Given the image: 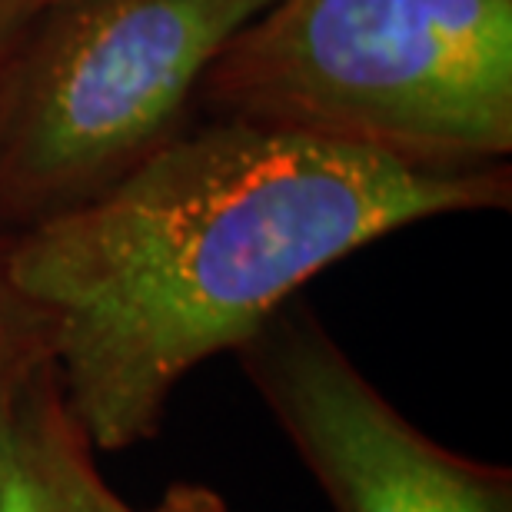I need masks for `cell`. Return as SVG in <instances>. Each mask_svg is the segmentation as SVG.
Segmentation results:
<instances>
[{
    "instance_id": "6da1fadb",
    "label": "cell",
    "mask_w": 512,
    "mask_h": 512,
    "mask_svg": "<svg viewBox=\"0 0 512 512\" xmlns=\"http://www.w3.org/2000/svg\"><path fill=\"white\" fill-rule=\"evenodd\" d=\"M509 163L423 170L237 120L190 124L84 207L10 237L54 320V366L97 453L160 433L200 363L313 276L413 223L509 210Z\"/></svg>"
},
{
    "instance_id": "7a4b0ae2",
    "label": "cell",
    "mask_w": 512,
    "mask_h": 512,
    "mask_svg": "<svg viewBox=\"0 0 512 512\" xmlns=\"http://www.w3.org/2000/svg\"><path fill=\"white\" fill-rule=\"evenodd\" d=\"M197 110L423 170L512 153V0H270Z\"/></svg>"
},
{
    "instance_id": "3957f363",
    "label": "cell",
    "mask_w": 512,
    "mask_h": 512,
    "mask_svg": "<svg viewBox=\"0 0 512 512\" xmlns=\"http://www.w3.org/2000/svg\"><path fill=\"white\" fill-rule=\"evenodd\" d=\"M270 0H50L0 70V233L84 207L183 133Z\"/></svg>"
},
{
    "instance_id": "277c9868",
    "label": "cell",
    "mask_w": 512,
    "mask_h": 512,
    "mask_svg": "<svg viewBox=\"0 0 512 512\" xmlns=\"http://www.w3.org/2000/svg\"><path fill=\"white\" fill-rule=\"evenodd\" d=\"M233 353L333 512H512L509 469L409 423L303 296Z\"/></svg>"
},
{
    "instance_id": "5b68a950",
    "label": "cell",
    "mask_w": 512,
    "mask_h": 512,
    "mask_svg": "<svg viewBox=\"0 0 512 512\" xmlns=\"http://www.w3.org/2000/svg\"><path fill=\"white\" fill-rule=\"evenodd\" d=\"M0 512H137L100 476L54 360L0 403Z\"/></svg>"
},
{
    "instance_id": "8992f818",
    "label": "cell",
    "mask_w": 512,
    "mask_h": 512,
    "mask_svg": "<svg viewBox=\"0 0 512 512\" xmlns=\"http://www.w3.org/2000/svg\"><path fill=\"white\" fill-rule=\"evenodd\" d=\"M10 237L0 233V403L27 373L54 360V320L10 273Z\"/></svg>"
},
{
    "instance_id": "52a82bcc",
    "label": "cell",
    "mask_w": 512,
    "mask_h": 512,
    "mask_svg": "<svg viewBox=\"0 0 512 512\" xmlns=\"http://www.w3.org/2000/svg\"><path fill=\"white\" fill-rule=\"evenodd\" d=\"M143 512H230L220 493L200 483H173L163 489V496Z\"/></svg>"
},
{
    "instance_id": "ba28073f",
    "label": "cell",
    "mask_w": 512,
    "mask_h": 512,
    "mask_svg": "<svg viewBox=\"0 0 512 512\" xmlns=\"http://www.w3.org/2000/svg\"><path fill=\"white\" fill-rule=\"evenodd\" d=\"M50 0H0V70H4L10 50L17 47L20 34L27 30L30 17Z\"/></svg>"
}]
</instances>
